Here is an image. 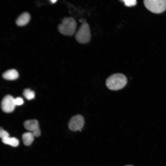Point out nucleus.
Returning a JSON list of instances; mask_svg holds the SVG:
<instances>
[{
    "label": "nucleus",
    "mask_w": 166,
    "mask_h": 166,
    "mask_svg": "<svg viewBox=\"0 0 166 166\" xmlns=\"http://www.w3.org/2000/svg\"><path fill=\"white\" fill-rule=\"evenodd\" d=\"M124 5L127 6H135L137 2L136 0H124L123 1Z\"/></svg>",
    "instance_id": "ddd939ff"
},
{
    "label": "nucleus",
    "mask_w": 166,
    "mask_h": 166,
    "mask_svg": "<svg viewBox=\"0 0 166 166\" xmlns=\"http://www.w3.org/2000/svg\"><path fill=\"white\" fill-rule=\"evenodd\" d=\"M124 166H134L132 165H126Z\"/></svg>",
    "instance_id": "f3484780"
},
{
    "label": "nucleus",
    "mask_w": 166,
    "mask_h": 166,
    "mask_svg": "<svg viewBox=\"0 0 166 166\" xmlns=\"http://www.w3.org/2000/svg\"><path fill=\"white\" fill-rule=\"evenodd\" d=\"M85 123L83 117L80 114H77L73 116L69 122V129L73 131H81Z\"/></svg>",
    "instance_id": "39448f33"
},
{
    "label": "nucleus",
    "mask_w": 166,
    "mask_h": 166,
    "mask_svg": "<svg viewBox=\"0 0 166 166\" xmlns=\"http://www.w3.org/2000/svg\"><path fill=\"white\" fill-rule=\"evenodd\" d=\"M9 136V134L8 133L2 128H1L0 129V138L2 139Z\"/></svg>",
    "instance_id": "4468645a"
},
{
    "label": "nucleus",
    "mask_w": 166,
    "mask_h": 166,
    "mask_svg": "<svg viewBox=\"0 0 166 166\" xmlns=\"http://www.w3.org/2000/svg\"><path fill=\"white\" fill-rule=\"evenodd\" d=\"M24 125L25 128L31 132L34 136L38 137L40 135L41 131L38 122L37 120H26L24 122Z\"/></svg>",
    "instance_id": "423d86ee"
},
{
    "label": "nucleus",
    "mask_w": 166,
    "mask_h": 166,
    "mask_svg": "<svg viewBox=\"0 0 166 166\" xmlns=\"http://www.w3.org/2000/svg\"><path fill=\"white\" fill-rule=\"evenodd\" d=\"M144 3L148 10L154 13H161L166 9V0H145Z\"/></svg>",
    "instance_id": "20e7f679"
},
{
    "label": "nucleus",
    "mask_w": 166,
    "mask_h": 166,
    "mask_svg": "<svg viewBox=\"0 0 166 166\" xmlns=\"http://www.w3.org/2000/svg\"><path fill=\"white\" fill-rule=\"evenodd\" d=\"M127 83L126 77L121 73H115L109 76L106 79L105 84L111 90L116 91L123 88Z\"/></svg>",
    "instance_id": "f257e3e1"
},
{
    "label": "nucleus",
    "mask_w": 166,
    "mask_h": 166,
    "mask_svg": "<svg viewBox=\"0 0 166 166\" xmlns=\"http://www.w3.org/2000/svg\"><path fill=\"white\" fill-rule=\"evenodd\" d=\"M34 136L31 132H27L22 135V139L24 144L26 146L30 145L34 139Z\"/></svg>",
    "instance_id": "9d476101"
},
{
    "label": "nucleus",
    "mask_w": 166,
    "mask_h": 166,
    "mask_svg": "<svg viewBox=\"0 0 166 166\" xmlns=\"http://www.w3.org/2000/svg\"><path fill=\"white\" fill-rule=\"evenodd\" d=\"M14 99L10 95H7L3 98L1 104L2 111L6 113H10L14 111L16 106Z\"/></svg>",
    "instance_id": "0eeeda50"
},
{
    "label": "nucleus",
    "mask_w": 166,
    "mask_h": 166,
    "mask_svg": "<svg viewBox=\"0 0 166 166\" xmlns=\"http://www.w3.org/2000/svg\"><path fill=\"white\" fill-rule=\"evenodd\" d=\"M77 23L72 17H66L63 19L61 23L58 26V30L61 34L66 36H72L75 32Z\"/></svg>",
    "instance_id": "f03ea898"
},
{
    "label": "nucleus",
    "mask_w": 166,
    "mask_h": 166,
    "mask_svg": "<svg viewBox=\"0 0 166 166\" xmlns=\"http://www.w3.org/2000/svg\"><path fill=\"white\" fill-rule=\"evenodd\" d=\"M30 18L29 14L26 12H24L21 14L16 20V23L19 26H23L27 24Z\"/></svg>",
    "instance_id": "6e6552de"
},
{
    "label": "nucleus",
    "mask_w": 166,
    "mask_h": 166,
    "mask_svg": "<svg viewBox=\"0 0 166 166\" xmlns=\"http://www.w3.org/2000/svg\"><path fill=\"white\" fill-rule=\"evenodd\" d=\"M18 72L15 69H12L8 70L2 74L3 77L7 80H14L17 79L18 77Z\"/></svg>",
    "instance_id": "1a4fd4ad"
},
{
    "label": "nucleus",
    "mask_w": 166,
    "mask_h": 166,
    "mask_svg": "<svg viewBox=\"0 0 166 166\" xmlns=\"http://www.w3.org/2000/svg\"><path fill=\"white\" fill-rule=\"evenodd\" d=\"M57 0H51L50 1L52 3H55Z\"/></svg>",
    "instance_id": "dca6fc26"
},
{
    "label": "nucleus",
    "mask_w": 166,
    "mask_h": 166,
    "mask_svg": "<svg viewBox=\"0 0 166 166\" xmlns=\"http://www.w3.org/2000/svg\"><path fill=\"white\" fill-rule=\"evenodd\" d=\"M23 95L28 100H32L35 97L34 92L30 89H25L23 91Z\"/></svg>",
    "instance_id": "f8f14e48"
},
{
    "label": "nucleus",
    "mask_w": 166,
    "mask_h": 166,
    "mask_svg": "<svg viewBox=\"0 0 166 166\" xmlns=\"http://www.w3.org/2000/svg\"><path fill=\"white\" fill-rule=\"evenodd\" d=\"M91 37L89 26L87 22H84L77 32L75 39L80 43L85 44L90 41Z\"/></svg>",
    "instance_id": "7ed1b4c3"
},
{
    "label": "nucleus",
    "mask_w": 166,
    "mask_h": 166,
    "mask_svg": "<svg viewBox=\"0 0 166 166\" xmlns=\"http://www.w3.org/2000/svg\"><path fill=\"white\" fill-rule=\"evenodd\" d=\"M14 102L16 106L21 105L24 103V101L22 98L19 97L14 98Z\"/></svg>",
    "instance_id": "2eb2a0df"
},
{
    "label": "nucleus",
    "mask_w": 166,
    "mask_h": 166,
    "mask_svg": "<svg viewBox=\"0 0 166 166\" xmlns=\"http://www.w3.org/2000/svg\"><path fill=\"white\" fill-rule=\"evenodd\" d=\"M2 141L4 144L13 147H17L19 144V140L17 138L9 136L2 139Z\"/></svg>",
    "instance_id": "9b49d317"
}]
</instances>
